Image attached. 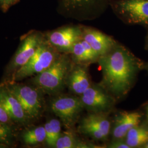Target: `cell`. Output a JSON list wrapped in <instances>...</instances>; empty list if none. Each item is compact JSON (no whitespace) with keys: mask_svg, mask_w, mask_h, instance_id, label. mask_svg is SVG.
<instances>
[{"mask_svg":"<svg viewBox=\"0 0 148 148\" xmlns=\"http://www.w3.org/2000/svg\"><path fill=\"white\" fill-rule=\"evenodd\" d=\"M126 143L130 148L144 145L148 142V130L137 126L131 128L126 134Z\"/></svg>","mask_w":148,"mask_h":148,"instance_id":"cell-15","label":"cell"},{"mask_svg":"<svg viewBox=\"0 0 148 148\" xmlns=\"http://www.w3.org/2000/svg\"><path fill=\"white\" fill-rule=\"evenodd\" d=\"M66 84L70 90L76 95H81L90 86L86 69L81 66L71 69L68 76Z\"/></svg>","mask_w":148,"mask_h":148,"instance_id":"cell-14","label":"cell"},{"mask_svg":"<svg viewBox=\"0 0 148 148\" xmlns=\"http://www.w3.org/2000/svg\"><path fill=\"white\" fill-rule=\"evenodd\" d=\"M84 107L80 99L71 95H58L50 103L51 111L68 129L74 126Z\"/></svg>","mask_w":148,"mask_h":148,"instance_id":"cell-6","label":"cell"},{"mask_svg":"<svg viewBox=\"0 0 148 148\" xmlns=\"http://www.w3.org/2000/svg\"><path fill=\"white\" fill-rule=\"evenodd\" d=\"M70 53L72 54L74 60L77 63H85L91 61L82 43V38L74 44Z\"/></svg>","mask_w":148,"mask_h":148,"instance_id":"cell-19","label":"cell"},{"mask_svg":"<svg viewBox=\"0 0 148 148\" xmlns=\"http://www.w3.org/2000/svg\"><path fill=\"white\" fill-rule=\"evenodd\" d=\"M144 148H148V143H146V144L144 145Z\"/></svg>","mask_w":148,"mask_h":148,"instance_id":"cell-26","label":"cell"},{"mask_svg":"<svg viewBox=\"0 0 148 148\" xmlns=\"http://www.w3.org/2000/svg\"><path fill=\"white\" fill-rule=\"evenodd\" d=\"M9 146L5 145V144H1L0 143V148H8Z\"/></svg>","mask_w":148,"mask_h":148,"instance_id":"cell-25","label":"cell"},{"mask_svg":"<svg viewBox=\"0 0 148 148\" xmlns=\"http://www.w3.org/2000/svg\"><path fill=\"white\" fill-rule=\"evenodd\" d=\"M45 38L40 32H29L22 37L19 46L6 68V73L12 76L30 59Z\"/></svg>","mask_w":148,"mask_h":148,"instance_id":"cell-5","label":"cell"},{"mask_svg":"<svg viewBox=\"0 0 148 148\" xmlns=\"http://www.w3.org/2000/svg\"><path fill=\"white\" fill-rule=\"evenodd\" d=\"M0 104L13 121L20 125H27L31 121L19 101L6 85H0Z\"/></svg>","mask_w":148,"mask_h":148,"instance_id":"cell-10","label":"cell"},{"mask_svg":"<svg viewBox=\"0 0 148 148\" xmlns=\"http://www.w3.org/2000/svg\"><path fill=\"white\" fill-rule=\"evenodd\" d=\"M117 140H118L115 142L114 141L110 144L108 147L110 148H130L129 145L126 142L124 143L123 142L119 140V139Z\"/></svg>","mask_w":148,"mask_h":148,"instance_id":"cell-24","label":"cell"},{"mask_svg":"<svg viewBox=\"0 0 148 148\" xmlns=\"http://www.w3.org/2000/svg\"><path fill=\"white\" fill-rule=\"evenodd\" d=\"M71 67L69 57L65 54H60L51 66L33 76L32 84L43 94L56 95L63 90L66 84Z\"/></svg>","mask_w":148,"mask_h":148,"instance_id":"cell-2","label":"cell"},{"mask_svg":"<svg viewBox=\"0 0 148 148\" xmlns=\"http://www.w3.org/2000/svg\"><path fill=\"white\" fill-rule=\"evenodd\" d=\"M46 131L45 142L49 147L54 148L60 134L61 122L56 119H52L46 122L45 125Z\"/></svg>","mask_w":148,"mask_h":148,"instance_id":"cell-17","label":"cell"},{"mask_svg":"<svg viewBox=\"0 0 148 148\" xmlns=\"http://www.w3.org/2000/svg\"><path fill=\"white\" fill-rule=\"evenodd\" d=\"M85 144H80L76 136L71 130H68L61 133L54 148H86Z\"/></svg>","mask_w":148,"mask_h":148,"instance_id":"cell-18","label":"cell"},{"mask_svg":"<svg viewBox=\"0 0 148 148\" xmlns=\"http://www.w3.org/2000/svg\"><path fill=\"white\" fill-rule=\"evenodd\" d=\"M82 38L90 45L99 57L108 53L116 45L111 37L93 29H85L82 32Z\"/></svg>","mask_w":148,"mask_h":148,"instance_id":"cell-12","label":"cell"},{"mask_svg":"<svg viewBox=\"0 0 148 148\" xmlns=\"http://www.w3.org/2000/svg\"><path fill=\"white\" fill-rule=\"evenodd\" d=\"M0 122L6 123L11 125L13 123V120L5 111L3 107L0 104Z\"/></svg>","mask_w":148,"mask_h":148,"instance_id":"cell-23","label":"cell"},{"mask_svg":"<svg viewBox=\"0 0 148 148\" xmlns=\"http://www.w3.org/2000/svg\"><path fill=\"white\" fill-rule=\"evenodd\" d=\"M81 95L84 107L95 112H102L111 107L110 97L100 88L90 86Z\"/></svg>","mask_w":148,"mask_h":148,"instance_id":"cell-11","label":"cell"},{"mask_svg":"<svg viewBox=\"0 0 148 148\" xmlns=\"http://www.w3.org/2000/svg\"><path fill=\"white\" fill-rule=\"evenodd\" d=\"M79 129L81 132L96 140H103L109 134L110 122L102 112H94L82 119Z\"/></svg>","mask_w":148,"mask_h":148,"instance_id":"cell-8","label":"cell"},{"mask_svg":"<svg viewBox=\"0 0 148 148\" xmlns=\"http://www.w3.org/2000/svg\"><path fill=\"white\" fill-rule=\"evenodd\" d=\"M14 134L11 125L0 122V143L10 146L13 142Z\"/></svg>","mask_w":148,"mask_h":148,"instance_id":"cell-20","label":"cell"},{"mask_svg":"<svg viewBox=\"0 0 148 148\" xmlns=\"http://www.w3.org/2000/svg\"><path fill=\"white\" fill-rule=\"evenodd\" d=\"M82 32L79 27H66L48 33L45 38L58 52L70 53L74 44L82 38Z\"/></svg>","mask_w":148,"mask_h":148,"instance_id":"cell-7","label":"cell"},{"mask_svg":"<svg viewBox=\"0 0 148 148\" xmlns=\"http://www.w3.org/2000/svg\"><path fill=\"white\" fill-rule=\"evenodd\" d=\"M67 5L72 8L81 9L97 3L101 0H65Z\"/></svg>","mask_w":148,"mask_h":148,"instance_id":"cell-21","label":"cell"},{"mask_svg":"<svg viewBox=\"0 0 148 148\" xmlns=\"http://www.w3.org/2000/svg\"><path fill=\"white\" fill-rule=\"evenodd\" d=\"M19 0H0V8L3 12L8 11L12 6L16 5Z\"/></svg>","mask_w":148,"mask_h":148,"instance_id":"cell-22","label":"cell"},{"mask_svg":"<svg viewBox=\"0 0 148 148\" xmlns=\"http://www.w3.org/2000/svg\"><path fill=\"white\" fill-rule=\"evenodd\" d=\"M21 139L23 142L28 145H35L45 142V127L36 126L27 129L22 133Z\"/></svg>","mask_w":148,"mask_h":148,"instance_id":"cell-16","label":"cell"},{"mask_svg":"<svg viewBox=\"0 0 148 148\" xmlns=\"http://www.w3.org/2000/svg\"><path fill=\"white\" fill-rule=\"evenodd\" d=\"M142 115L137 112L121 113L117 117L113 128L112 135L116 139H121L126 136L128 132L138 126Z\"/></svg>","mask_w":148,"mask_h":148,"instance_id":"cell-13","label":"cell"},{"mask_svg":"<svg viewBox=\"0 0 148 148\" xmlns=\"http://www.w3.org/2000/svg\"><path fill=\"white\" fill-rule=\"evenodd\" d=\"M118 9L129 23L148 26V0H123Z\"/></svg>","mask_w":148,"mask_h":148,"instance_id":"cell-9","label":"cell"},{"mask_svg":"<svg viewBox=\"0 0 148 148\" xmlns=\"http://www.w3.org/2000/svg\"><path fill=\"white\" fill-rule=\"evenodd\" d=\"M99 58L103 82L106 88L116 96L127 94L140 69L141 62L127 49L116 45Z\"/></svg>","mask_w":148,"mask_h":148,"instance_id":"cell-1","label":"cell"},{"mask_svg":"<svg viewBox=\"0 0 148 148\" xmlns=\"http://www.w3.org/2000/svg\"><path fill=\"white\" fill-rule=\"evenodd\" d=\"M147 117H148V111H147Z\"/></svg>","mask_w":148,"mask_h":148,"instance_id":"cell-27","label":"cell"},{"mask_svg":"<svg viewBox=\"0 0 148 148\" xmlns=\"http://www.w3.org/2000/svg\"><path fill=\"white\" fill-rule=\"evenodd\" d=\"M6 86L19 101L31 120L41 115L44 107L43 93L36 86L16 82H11Z\"/></svg>","mask_w":148,"mask_h":148,"instance_id":"cell-4","label":"cell"},{"mask_svg":"<svg viewBox=\"0 0 148 148\" xmlns=\"http://www.w3.org/2000/svg\"><path fill=\"white\" fill-rule=\"evenodd\" d=\"M58 51L46 38L30 59L12 75L11 82H18L34 76L51 66L59 56Z\"/></svg>","mask_w":148,"mask_h":148,"instance_id":"cell-3","label":"cell"}]
</instances>
